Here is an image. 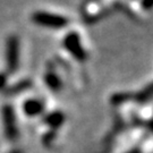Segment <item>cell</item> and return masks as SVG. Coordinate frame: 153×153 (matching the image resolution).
<instances>
[{
	"instance_id": "obj_1",
	"label": "cell",
	"mask_w": 153,
	"mask_h": 153,
	"mask_svg": "<svg viewBox=\"0 0 153 153\" xmlns=\"http://www.w3.org/2000/svg\"><path fill=\"white\" fill-rule=\"evenodd\" d=\"M31 21L39 26L52 28V30H60L68 25L67 17L43 10L34 11L31 16Z\"/></svg>"
},
{
	"instance_id": "obj_2",
	"label": "cell",
	"mask_w": 153,
	"mask_h": 153,
	"mask_svg": "<svg viewBox=\"0 0 153 153\" xmlns=\"http://www.w3.org/2000/svg\"><path fill=\"white\" fill-rule=\"evenodd\" d=\"M21 57V43L17 35H9L6 40L5 45V62L8 74L17 71L19 67Z\"/></svg>"
},
{
	"instance_id": "obj_3",
	"label": "cell",
	"mask_w": 153,
	"mask_h": 153,
	"mask_svg": "<svg viewBox=\"0 0 153 153\" xmlns=\"http://www.w3.org/2000/svg\"><path fill=\"white\" fill-rule=\"evenodd\" d=\"M62 45L66 51L76 61L84 62L88 59V52L82 43L81 35L75 31H71L66 34L62 40Z\"/></svg>"
},
{
	"instance_id": "obj_4",
	"label": "cell",
	"mask_w": 153,
	"mask_h": 153,
	"mask_svg": "<svg viewBox=\"0 0 153 153\" xmlns=\"http://www.w3.org/2000/svg\"><path fill=\"white\" fill-rule=\"evenodd\" d=\"M1 118H2V126L4 131L9 141H15L18 137V127H17L16 115L14 108L10 104H6L1 110Z\"/></svg>"
},
{
	"instance_id": "obj_5",
	"label": "cell",
	"mask_w": 153,
	"mask_h": 153,
	"mask_svg": "<svg viewBox=\"0 0 153 153\" xmlns=\"http://www.w3.org/2000/svg\"><path fill=\"white\" fill-rule=\"evenodd\" d=\"M22 109L27 117H36L44 111V103L39 99H27L23 103Z\"/></svg>"
},
{
	"instance_id": "obj_6",
	"label": "cell",
	"mask_w": 153,
	"mask_h": 153,
	"mask_svg": "<svg viewBox=\"0 0 153 153\" xmlns=\"http://www.w3.org/2000/svg\"><path fill=\"white\" fill-rule=\"evenodd\" d=\"M44 83L45 86L49 88L51 92H59L62 88V81L59 75L53 71H48L44 75Z\"/></svg>"
},
{
	"instance_id": "obj_7",
	"label": "cell",
	"mask_w": 153,
	"mask_h": 153,
	"mask_svg": "<svg viewBox=\"0 0 153 153\" xmlns=\"http://www.w3.org/2000/svg\"><path fill=\"white\" fill-rule=\"evenodd\" d=\"M65 120V115L61 111H53V112H50L44 117V124L49 126L52 131L61 127L64 125Z\"/></svg>"
},
{
	"instance_id": "obj_8",
	"label": "cell",
	"mask_w": 153,
	"mask_h": 153,
	"mask_svg": "<svg viewBox=\"0 0 153 153\" xmlns=\"http://www.w3.org/2000/svg\"><path fill=\"white\" fill-rule=\"evenodd\" d=\"M153 99V83L148 84L144 88H142L140 92L131 95V100L136 101V103L145 104Z\"/></svg>"
},
{
	"instance_id": "obj_9",
	"label": "cell",
	"mask_w": 153,
	"mask_h": 153,
	"mask_svg": "<svg viewBox=\"0 0 153 153\" xmlns=\"http://www.w3.org/2000/svg\"><path fill=\"white\" fill-rule=\"evenodd\" d=\"M32 85V82L30 79H22L18 83H16L15 85L10 86L9 88H7L6 92L8 93V95H15V94H19L23 91H26L31 88Z\"/></svg>"
},
{
	"instance_id": "obj_10",
	"label": "cell",
	"mask_w": 153,
	"mask_h": 153,
	"mask_svg": "<svg viewBox=\"0 0 153 153\" xmlns=\"http://www.w3.org/2000/svg\"><path fill=\"white\" fill-rule=\"evenodd\" d=\"M129 100H131V94H128V93H116L111 97V103L118 105V104L121 103H126Z\"/></svg>"
},
{
	"instance_id": "obj_11",
	"label": "cell",
	"mask_w": 153,
	"mask_h": 153,
	"mask_svg": "<svg viewBox=\"0 0 153 153\" xmlns=\"http://www.w3.org/2000/svg\"><path fill=\"white\" fill-rule=\"evenodd\" d=\"M8 84V73L0 71V91L5 90Z\"/></svg>"
},
{
	"instance_id": "obj_12",
	"label": "cell",
	"mask_w": 153,
	"mask_h": 153,
	"mask_svg": "<svg viewBox=\"0 0 153 153\" xmlns=\"http://www.w3.org/2000/svg\"><path fill=\"white\" fill-rule=\"evenodd\" d=\"M141 5L145 10H150L153 8V0H141Z\"/></svg>"
},
{
	"instance_id": "obj_13",
	"label": "cell",
	"mask_w": 153,
	"mask_h": 153,
	"mask_svg": "<svg viewBox=\"0 0 153 153\" xmlns=\"http://www.w3.org/2000/svg\"><path fill=\"white\" fill-rule=\"evenodd\" d=\"M127 153H142V151H141L140 149H133V150L128 151Z\"/></svg>"
},
{
	"instance_id": "obj_14",
	"label": "cell",
	"mask_w": 153,
	"mask_h": 153,
	"mask_svg": "<svg viewBox=\"0 0 153 153\" xmlns=\"http://www.w3.org/2000/svg\"><path fill=\"white\" fill-rule=\"evenodd\" d=\"M10 153H22L19 150H15V151H13V152H10Z\"/></svg>"
}]
</instances>
